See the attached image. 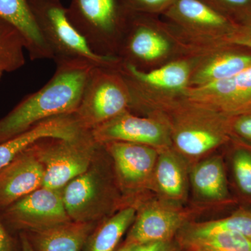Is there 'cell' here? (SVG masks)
<instances>
[{
	"label": "cell",
	"mask_w": 251,
	"mask_h": 251,
	"mask_svg": "<svg viewBox=\"0 0 251 251\" xmlns=\"http://www.w3.org/2000/svg\"><path fill=\"white\" fill-rule=\"evenodd\" d=\"M181 223V216L174 211L161 208H147L135 219L126 244H140L170 240Z\"/></svg>",
	"instance_id": "13"
},
{
	"label": "cell",
	"mask_w": 251,
	"mask_h": 251,
	"mask_svg": "<svg viewBox=\"0 0 251 251\" xmlns=\"http://www.w3.org/2000/svg\"><path fill=\"white\" fill-rule=\"evenodd\" d=\"M249 38H246V39H241V40L237 41V44H241V45H244L249 46L251 48V36H248Z\"/></svg>",
	"instance_id": "34"
},
{
	"label": "cell",
	"mask_w": 251,
	"mask_h": 251,
	"mask_svg": "<svg viewBox=\"0 0 251 251\" xmlns=\"http://www.w3.org/2000/svg\"><path fill=\"white\" fill-rule=\"evenodd\" d=\"M1 211L8 224L32 232L72 221L63 202L62 189L43 186Z\"/></svg>",
	"instance_id": "6"
},
{
	"label": "cell",
	"mask_w": 251,
	"mask_h": 251,
	"mask_svg": "<svg viewBox=\"0 0 251 251\" xmlns=\"http://www.w3.org/2000/svg\"><path fill=\"white\" fill-rule=\"evenodd\" d=\"M44 175L34 144L0 170V211L41 188Z\"/></svg>",
	"instance_id": "8"
},
{
	"label": "cell",
	"mask_w": 251,
	"mask_h": 251,
	"mask_svg": "<svg viewBox=\"0 0 251 251\" xmlns=\"http://www.w3.org/2000/svg\"><path fill=\"white\" fill-rule=\"evenodd\" d=\"M99 145L90 131L72 139L45 138L36 143V153L44 168L43 187L62 189L87 171L94 161Z\"/></svg>",
	"instance_id": "3"
},
{
	"label": "cell",
	"mask_w": 251,
	"mask_h": 251,
	"mask_svg": "<svg viewBox=\"0 0 251 251\" xmlns=\"http://www.w3.org/2000/svg\"><path fill=\"white\" fill-rule=\"evenodd\" d=\"M189 242L198 251H251V239L237 232H219Z\"/></svg>",
	"instance_id": "24"
},
{
	"label": "cell",
	"mask_w": 251,
	"mask_h": 251,
	"mask_svg": "<svg viewBox=\"0 0 251 251\" xmlns=\"http://www.w3.org/2000/svg\"><path fill=\"white\" fill-rule=\"evenodd\" d=\"M135 213L134 208H125L104 223L91 238L87 251H114L134 221Z\"/></svg>",
	"instance_id": "17"
},
{
	"label": "cell",
	"mask_w": 251,
	"mask_h": 251,
	"mask_svg": "<svg viewBox=\"0 0 251 251\" xmlns=\"http://www.w3.org/2000/svg\"><path fill=\"white\" fill-rule=\"evenodd\" d=\"M108 67L96 66L87 79L80 103L74 114L81 128L91 131L126 111L129 88Z\"/></svg>",
	"instance_id": "4"
},
{
	"label": "cell",
	"mask_w": 251,
	"mask_h": 251,
	"mask_svg": "<svg viewBox=\"0 0 251 251\" xmlns=\"http://www.w3.org/2000/svg\"><path fill=\"white\" fill-rule=\"evenodd\" d=\"M192 180L193 186L202 197L218 200L227 196L224 166L219 159L208 160L196 167Z\"/></svg>",
	"instance_id": "18"
},
{
	"label": "cell",
	"mask_w": 251,
	"mask_h": 251,
	"mask_svg": "<svg viewBox=\"0 0 251 251\" xmlns=\"http://www.w3.org/2000/svg\"><path fill=\"white\" fill-rule=\"evenodd\" d=\"M0 18L21 34L31 60L53 59L31 13L28 0H0Z\"/></svg>",
	"instance_id": "12"
},
{
	"label": "cell",
	"mask_w": 251,
	"mask_h": 251,
	"mask_svg": "<svg viewBox=\"0 0 251 251\" xmlns=\"http://www.w3.org/2000/svg\"><path fill=\"white\" fill-rule=\"evenodd\" d=\"M235 129L242 136L251 140V115L239 119L236 123Z\"/></svg>",
	"instance_id": "30"
},
{
	"label": "cell",
	"mask_w": 251,
	"mask_h": 251,
	"mask_svg": "<svg viewBox=\"0 0 251 251\" xmlns=\"http://www.w3.org/2000/svg\"><path fill=\"white\" fill-rule=\"evenodd\" d=\"M13 242L2 223L0 221V251H12Z\"/></svg>",
	"instance_id": "31"
},
{
	"label": "cell",
	"mask_w": 251,
	"mask_h": 251,
	"mask_svg": "<svg viewBox=\"0 0 251 251\" xmlns=\"http://www.w3.org/2000/svg\"><path fill=\"white\" fill-rule=\"evenodd\" d=\"M168 49V42L156 31L138 22L132 24V29L125 44V52L132 63L150 62L161 57Z\"/></svg>",
	"instance_id": "15"
},
{
	"label": "cell",
	"mask_w": 251,
	"mask_h": 251,
	"mask_svg": "<svg viewBox=\"0 0 251 251\" xmlns=\"http://www.w3.org/2000/svg\"><path fill=\"white\" fill-rule=\"evenodd\" d=\"M21 247H22V251H36L33 248L30 241L25 234L21 235Z\"/></svg>",
	"instance_id": "33"
},
{
	"label": "cell",
	"mask_w": 251,
	"mask_h": 251,
	"mask_svg": "<svg viewBox=\"0 0 251 251\" xmlns=\"http://www.w3.org/2000/svg\"><path fill=\"white\" fill-rule=\"evenodd\" d=\"M25 50L19 32L0 18V66L5 72H16L25 65Z\"/></svg>",
	"instance_id": "19"
},
{
	"label": "cell",
	"mask_w": 251,
	"mask_h": 251,
	"mask_svg": "<svg viewBox=\"0 0 251 251\" xmlns=\"http://www.w3.org/2000/svg\"><path fill=\"white\" fill-rule=\"evenodd\" d=\"M90 132L96 143L100 145L113 141L157 145L161 143L164 138L161 127L156 122L134 116L126 111Z\"/></svg>",
	"instance_id": "10"
},
{
	"label": "cell",
	"mask_w": 251,
	"mask_h": 251,
	"mask_svg": "<svg viewBox=\"0 0 251 251\" xmlns=\"http://www.w3.org/2000/svg\"><path fill=\"white\" fill-rule=\"evenodd\" d=\"M176 146L183 152L191 156H198L215 148L221 142L218 135L208 130H185L176 135Z\"/></svg>",
	"instance_id": "26"
},
{
	"label": "cell",
	"mask_w": 251,
	"mask_h": 251,
	"mask_svg": "<svg viewBox=\"0 0 251 251\" xmlns=\"http://www.w3.org/2000/svg\"><path fill=\"white\" fill-rule=\"evenodd\" d=\"M36 25L53 54L55 63L85 61L100 67H113L116 60L95 53L69 21L60 0H28Z\"/></svg>",
	"instance_id": "2"
},
{
	"label": "cell",
	"mask_w": 251,
	"mask_h": 251,
	"mask_svg": "<svg viewBox=\"0 0 251 251\" xmlns=\"http://www.w3.org/2000/svg\"><path fill=\"white\" fill-rule=\"evenodd\" d=\"M4 70L3 69V68L0 66V78H1V75H3V74H4Z\"/></svg>",
	"instance_id": "36"
},
{
	"label": "cell",
	"mask_w": 251,
	"mask_h": 251,
	"mask_svg": "<svg viewBox=\"0 0 251 251\" xmlns=\"http://www.w3.org/2000/svg\"><path fill=\"white\" fill-rule=\"evenodd\" d=\"M56 65L53 75L44 87L26 96L0 119V143L48 119L76 111L91 71L96 66L80 60L64 61Z\"/></svg>",
	"instance_id": "1"
},
{
	"label": "cell",
	"mask_w": 251,
	"mask_h": 251,
	"mask_svg": "<svg viewBox=\"0 0 251 251\" xmlns=\"http://www.w3.org/2000/svg\"><path fill=\"white\" fill-rule=\"evenodd\" d=\"M217 1L234 9H247L251 4V0H217Z\"/></svg>",
	"instance_id": "32"
},
{
	"label": "cell",
	"mask_w": 251,
	"mask_h": 251,
	"mask_svg": "<svg viewBox=\"0 0 251 251\" xmlns=\"http://www.w3.org/2000/svg\"><path fill=\"white\" fill-rule=\"evenodd\" d=\"M223 232H237L251 240V212L238 211L226 219L198 226L191 231L189 239H200Z\"/></svg>",
	"instance_id": "23"
},
{
	"label": "cell",
	"mask_w": 251,
	"mask_h": 251,
	"mask_svg": "<svg viewBox=\"0 0 251 251\" xmlns=\"http://www.w3.org/2000/svg\"><path fill=\"white\" fill-rule=\"evenodd\" d=\"M175 0H126L127 6L131 8L156 9L173 3Z\"/></svg>",
	"instance_id": "29"
},
{
	"label": "cell",
	"mask_w": 251,
	"mask_h": 251,
	"mask_svg": "<svg viewBox=\"0 0 251 251\" xmlns=\"http://www.w3.org/2000/svg\"><path fill=\"white\" fill-rule=\"evenodd\" d=\"M206 91L210 95L232 101L251 99V65L229 78L209 82Z\"/></svg>",
	"instance_id": "21"
},
{
	"label": "cell",
	"mask_w": 251,
	"mask_h": 251,
	"mask_svg": "<svg viewBox=\"0 0 251 251\" xmlns=\"http://www.w3.org/2000/svg\"><path fill=\"white\" fill-rule=\"evenodd\" d=\"M106 185L94 161L88 170L62 188V198L72 221L91 223L103 213L107 198Z\"/></svg>",
	"instance_id": "7"
},
{
	"label": "cell",
	"mask_w": 251,
	"mask_h": 251,
	"mask_svg": "<svg viewBox=\"0 0 251 251\" xmlns=\"http://www.w3.org/2000/svg\"><path fill=\"white\" fill-rule=\"evenodd\" d=\"M129 244H126L123 247H122L121 249H119L117 251H128L129 250Z\"/></svg>",
	"instance_id": "35"
},
{
	"label": "cell",
	"mask_w": 251,
	"mask_h": 251,
	"mask_svg": "<svg viewBox=\"0 0 251 251\" xmlns=\"http://www.w3.org/2000/svg\"><path fill=\"white\" fill-rule=\"evenodd\" d=\"M127 76L138 83L153 86L166 90H177L186 85L188 68L185 63L175 62L160 69L145 72L133 66L126 64Z\"/></svg>",
	"instance_id": "16"
},
{
	"label": "cell",
	"mask_w": 251,
	"mask_h": 251,
	"mask_svg": "<svg viewBox=\"0 0 251 251\" xmlns=\"http://www.w3.org/2000/svg\"><path fill=\"white\" fill-rule=\"evenodd\" d=\"M129 245L128 251H175L169 240Z\"/></svg>",
	"instance_id": "28"
},
{
	"label": "cell",
	"mask_w": 251,
	"mask_h": 251,
	"mask_svg": "<svg viewBox=\"0 0 251 251\" xmlns=\"http://www.w3.org/2000/svg\"><path fill=\"white\" fill-rule=\"evenodd\" d=\"M91 223L70 221L34 232L38 251H80L89 232Z\"/></svg>",
	"instance_id": "14"
},
{
	"label": "cell",
	"mask_w": 251,
	"mask_h": 251,
	"mask_svg": "<svg viewBox=\"0 0 251 251\" xmlns=\"http://www.w3.org/2000/svg\"><path fill=\"white\" fill-rule=\"evenodd\" d=\"M85 131L88 130L81 128L74 114L44 120L21 134L0 143V170L41 140L72 139Z\"/></svg>",
	"instance_id": "9"
},
{
	"label": "cell",
	"mask_w": 251,
	"mask_h": 251,
	"mask_svg": "<svg viewBox=\"0 0 251 251\" xmlns=\"http://www.w3.org/2000/svg\"><path fill=\"white\" fill-rule=\"evenodd\" d=\"M156 179L165 194L179 197L184 191V178L179 165L169 156H161L156 167Z\"/></svg>",
	"instance_id": "25"
},
{
	"label": "cell",
	"mask_w": 251,
	"mask_h": 251,
	"mask_svg": "<svg viewBox=\"0 0 251 251\" xmlns=\"http://www.w3.org/2000/svg\"><path fill=\"white\" fill-rule=\"evenodd\" d=\"M67 13L93 52L112 57L124 23L119 0H71Z\"/></svg>",
	"instance_id": "5"
},
{
	"label": "cell",
	"mask_w": 251,
	"mask_h": 251,
	"mask_svg": "<svg viewBox=\"0 0 251 251\" xmlns=\"http://www.w3.org/2000/svg\"><path fill=\"white\" fill-rule=\"evenodd\" d=\"M103 145H106L117 175L126 186L134 187L143 183L154 166L156 151L147 145L120 141Z\"/></svg>",
	"instance_id": "11"
},
{
	"label": "cell",
	"mask_w": 251,
	"mask_h": 251,
	"mask_svg": "<svg viewBox=\"0 0 251 251\" xmlns=\"http://www.w3.org/2000/svg\"><path fill=\"white\" fill-rule=\"evenodd\" d=\"M251 65V57L242 54H226L214 59L198 74L197 80L204 84L229 78Z\"/></svg>",
	"instance_id": "22"
},
{
	"label": "cell",
	"mask_w": 251,
	"mask_h": 251,
	"mask_svg": "<svg viewBox=\"0 0 251 251\" xmlns=\"http://www.w3.org/2000/svg\"><path fill=\"white\" fill-rule=\"evenodd\" d=\"M174 12L190 24L202 27H221L227 24L223 15L201 0H175Z\"/></svg>",
	"instance_id": "20"
},
{
	"label": "cell",
	"mask_w": 251,
	"mask_h": 251,
	"mask_svg": "<svg viewBox=\"0 0 251 251\" xmlns=\"http://www.w3.org/2000/svg\"><path fill=\"white\" fill-rule=\"evenodd\" d=\"M233 171L236 181L241 191L251 196V153L239 150L233 158Z\"/></svg>",
	"instance_id": "27"
}]
</instances>
